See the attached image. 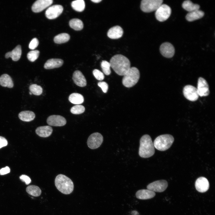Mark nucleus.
<instances>
[{"label":"nucleus","mask_w":215,"mask_h":215,"mask_svg":"<svg viewBox=\"0 0 215 215\" xmlns=\"http://www.w3.org/2000/svg\"><path fill=\"white\" fill-rule=\"evenodd\" d=\"M155 192L148 189H141L137 191L136 197L138 199L142 200L147 199L153 197L155 195Z\"/></svg>","instance_id":"nucleus-19"},{"label":"nucleus","mask_w":215,"mask_h":215,"mask_svg":"<svg viewBox=\"0 0 215 215\" xmlns=\"http://www.w3.org/2000/svg\"><path fill=\"white\" fill-rule=\"evenodd\" d=\"M155 148L150 136L145 134L143 136L140 140L139 154L144 158L152 156L155 153Z\"/></svg>","instance_id":"nucleus-2"},{"label":"nucleus","mask_w":215,"mask_h":215,"mask_svg":"<svg viewBox=\"0 0 215 215\" xmlns=\"http://www.w3.org/2000/svg\"><path fill=\"white\" fill-rule=\"evenodd\" d=\"M196 190L201 193L206 192L209 189V184L208 179L205 177H201L198 178L195 182Z\"/></svg>","instance_id":"nucleus-16"},{"label":"nucleus","mask_w":215,"mask_h":215,"mask_svg":"<svg viewBox=\"0 0 215 215\" xmlns=\"http://www.w3.org/2000/svg\"><path fill=\"white\" fill-rule=\"evenodd\" d=\"M85 108L83 105H78L71 108L70 112L74 114H79L83 113L85 111Z\"/></svg>","instance_id":"nucleus-34"},{"label":"nucleus","mask_w":215,"mask_h":215,"mask_svg":"<svg viewBox=\"0 0 215 215\" xmlns=\"http://www.w3.org/2000/svg\"><path fill=\"white\" fill-rule=\"evenodd\" d=\"M70 39V35L67 33H63L59 34L56 36L54 39V42L60 44L68 41Z\"/></svg>","instance_id":"nucleus-30"},{"label":"nucleus","mask_w":215,"mask_h":215,"mask_svg":"<svg viewBox=\"0 0 215 215\" xmlns=\"http://www.w3.org/2000/svg\"><path fill=\"white\" fill-rule=\"evenodd\" d=\"M47 122L50 125L54 126H62L66 123V120L63 117L59 115H52L47 118Z\"/></svg>","instance_id":"nucleus-14"},{"label":"nucleus","mask_w":215,"mask_h":215,"mask_svg":"<svg viewBox=\"0 0 215 215\" xmlns=\"http://www.w3.org/2000/svg\"><path fill=\"white\" fill-rule=\"evenodd\" d=\"M39 44V41L36 38H33L30 42L29 45V48L31 50L35 49Z\"/></svg>","instance_id":"nucleus-37"},{"label":"nucleus","mask_w":215,"mask_h":215,"mask_svg":"<svg viewBox=\"0 0 215 215\" xmlns=\"http://www.w3.org/2000/svg\"><path fill=\"white\" fill-rule=\"evenodd\" d=\"M98 85L100 87L102 91L104 93L107 92L108 90V84L105 82H100L98 83Z\"/></svg>","instance_id":"nucleus-38"},{"label":"nucleus","mask_w":215,"mask_h":215,"mask_svg":"<svg viewBox=\"0 0 215 215\" xmlns=\"http://www.w3.org/2000/svg\"><path fill=\"white\" fill-rule=\"evenodd\" d=\"M73 80L77 85L84 87L87 85L86 79L82 73L79 70H76L73 74Z\"/></svg>","instance_id":"nucleus-17"},{"label":"nucleus","mask_w":215,"mask_h":215,"mask_svg":"<svg viewBox=\"0 0 215 215\" xmlns=\"http://www.w3.org/2000/svg\"><path fill=\"white\" fill-rule=\"evenodd\" d=\"M183 93L185 97L190 101H195L199 97L196 88L191 85L185 86L183 89Z\"/></svg>","instance_id":"nucleus-9"},{"label":"nucleus","mask_w":215,"mask_h":215,"mask_svg":"<svg viewBox=\"0 0 215 215\" xmlns=\"http://www.w3.org/2000/svg\"><path fill=\"white\" fill-rule=\"evenodd\" d=\"M39 52L37 50H32L28 52L27 54V58L30 62H33L38 58Z\"/></svg>","instance_id":"nucleus-35"},{"label":"nucleus","mask_w":215,"mask_h":215,"mask_svg":"<svg viewBox=\"0 0 215 215\" xmlns=\"http://www.w3.org/2000/svg\"><path fill=\"white\" fill-rule=\"evenodd\" d=\"M101 67L103 73L106 75H109L111 72L110 62L105 60L102 61L101 63Z\"/></svg>","instance_id":"nucleus-33"},{"label":"nucleus","mask_w":215,"mask_h":215,"mask_svg":"<svg viewBox=\"0 0 215 215\" xmlns=\"http://www.w3.org/2000/svg\"><path fill=\"white\" fill-rule=\"evenodd\" d=\"M10 172V168L8 166H6L0 170V175H5L9 173Z\"/></svg>","instance_id":"nucleus-41"},{"label":"nucleus","mask_w":215,"mask_h":215,"mask_svg":"<svg viewBox=\"0 0 215 215\" xmlns=\"http://www.w3.org/2000/svg\"><path fill=\"white\" fill-rule=\"evenodd\" d=\"M103 137L100 133H93L89 137L87 140L88 147L91 149H95L99 148L102 144Z\"/></svg>","instance_id":"nucleus-8"},{"label":"nucleus","mask_w":215,"mask_h":215,"mask_svg":"<svg viewBox=\"0 0 215 215\" xmlns=\"http://www.w3.org/2000/svg\"><path fill=\"white\" fill-rule=\"evenodd\" d=\"M93 73L95 78L97 80L102 81L104 79L105 76L104 74L99 70L95 69Z\"/></svg>","instance_id":"nucleus-36"},{"label":"nucleus","mask_w":215,"mask_h":215,"mask_svg":"<svg viewBox=\"0 0 215 215\" xmlns=\"http://www.w3.org/2000/svg\"><path fill=\"white\" fill-rule=\"evenodd\" d=\"M19 178L21 180L24 182L26 185H28L31 182V179L27 175H22L19 177Z\"/></svg>","instance_id":"nucleus-39"},{"label":"nucleus","mask_w":215,"mask_h":215,"mask_svg":"<svg viewBox=\"0 0 215 215\" xmlns=\"http://www.w3.org/2000/svg\"><path fill=\"white\" fill-rule=\"evenodd\" d=\"M69 100L73 104L79 105L83 103L84 98L83 96L79 93H73L69 96Z\"/></svg>","instance_id":"nucleus-27"},{"label":"nucleus","mask_w":215,"mask_h":215,"mask_svg":"<svg viewBox=\"0 0 215 215\" xmlns=\"http://www.w3.org/2000/svg\"><path fill=\"white\" fill-rule=\"evenodd\" d=\"M63 63L62 60L59 59H51L48 60L44 65V68L52 69L61 67Z\"/></svg>","instance_id":"nucleus-21"},{"label":"nucleus","mask_w":215,"mask_h":215,"mask_svg":"<svg viewBox=\"0 0 215 215\" xmlns=\"http://www.w3.org/2000/svg\"><path fill=\"white\" fill-rule=\"evenodd\" d=\"M162 0H142L140 4L141 10L145 13L156 11L162 4Z\"/></svg>","instance_id":"nucleus-6"},{"label":"nucleus","mask_w":215,"mask_h":215,"mask_svg":"<svg viewBox=\"0 0 215 215\" xmlns=\"http://www.w3.org/2000/svg\"><path fill=\"white\" fill-rule=\"evenodd\" d=\"M22 54L21 47L20 45H18L11 51L7 53L5 55L6 58L11 57L14 61H18L20 58Z\"/></svg>","instance_id":"nucleus-22"},{"label":"nucleus","mask_w":215,"mask_h":215,"mask_svg":"<svg viewBox=\"0 0 215 215\" xmlns=\"http://www.w3.org/2000/svg\"><path fill=\"white\" fill-rule=\"evenodd\" d=\"M160 51L161 54L167 58H171L175 53V49L171 43L165 42L162 43L160 47Z\"/></svg>","instance_id":"nucleus-13"},{"label":"nucleus","mask_w":215,"mask_h":215,"mask_svg":"<svg viewBox=\"0 0 215 215\" xmlns=\"http://www.w3.org/2000/svg\"><path fill=\"white\" fill-rule=\"evenodd\" d=\"M140 76L139 70L137 68L130 67L123 76L122 80V84L127 87H132L137 83Z\"/></svg>","instance_id":"nucleus-4"},{"label":"nucleus","mask_w":215,"mask_h":215,"mask_svg":"<svg viewBox=\"0 0 215 215\" xmlns=\"http://www.w3.org/2000/svg\"><path fill=\"white\" fill-rule=\"evenodd\" d=\"M55 183L57 189L63 194H70L73 190V182L70 179L63 174H59L56 177Z\"/></svg>","instance_id":"nucleus-3"},{"label":"nucleus","mask_w":215,"mask_h":215,"mask_svg":"<svg viewBox=\"0 0 215 215\" xmlns=\"http://www.w3.org/2000/svg\"><path fill=\"white\" fill-rule=\"evenodd\" d=\"M182 6L183 9L189 12L199 10L200 8L199 4H194L190 0L184 1L182 4Z\"/></svg>","instance_id":"nucleus-26"},{"label":"nucleus","mask_w":215,"mask_h":215,"mask_svg":"<svg viewBox=\"0 0 215 215\" xmlns=\"http://www.w3.org/2000/svg\"><path fill=\"white\" fill-rule=\"evenodd\" d=\"M53 2L52 0H38L36 1L32 7V10L35 13L41 12L49 6Z\"/></svg>","instance_id":"nucleus-15"},{"label":"nucleus","mask_w":215,"mask_h":215,"mask_svg":"<svg viewBox=\"0 0 215 215\" xmlns=\"http://www.w3.org/2000/svg\"><path fill=\"white\" fill-rule=\"evenodd\" d=\"M131 214L132 215H138L139 214L138 212L135 210L132 211Z\"/></svg>","instance_id":"nucleus-42"},{"label":"nucleus","mask_w":215,"mask_h":215,"mask_svg":"<svg viewBox=\"0 0 215 215\" xmlns=\"http://www.w3.org/2000/svg\"><path fill=\"white\" fill-rule=\"evenodd\" d=\"M7 140L4 137L0 136V148L7 146Z\"/></svg>","instance_id":"nucleus-40"},{"label":"nucleus","mask_w":215,"mask_h":215,"mask_svg":"<svg viewBox=\"0 0 215 215\" xmlns=\"http://www.w3.org/2000/svg\"><path fill=\"white\" fill-rule=\"evenodd\" d=\"M29 89L32 94L37 96L40 95L43 92V89L42 87L36 84L30 85L29 86Z\"/></svg>","instance_id":"nucleus-32"},{"label":"nucleus","mask_w":215,"mask_h":215,"mask_svg":"<svg viewBox=\"0 0 215 215\" xmlns=\"http://www.w3.org/2000/svg\"><path fill=\"white\" fill-rule=\"evenodd\" d=\"M174 141L172 135L166 134L160 135L155 139L153 144L154 148L158 150L164 151L169 148Z\"/></svg>","instance_id":"nucleus-5"},{"label":"nucleus","mask_w":215,"mask_h":215,"mask_svg":"<svg viewBox=\"0 0 215 215\" xmlns=\"http://www.w3.org/2000/svg\"><path fill=\"white\" fill-rule=\"evenodd\" d=\"M110 63L111 67L120 76H124L130 67L129 59L121 54H116L113 56L110 59Z\"/></svg>","instance_id":"nucleus-1"},{"label":"nucleus","mask_w":215,"mask_h":215,"mask_svg":"<svg viewBox=\"0 0 215 215\" xmlns=\"http://www.w3.org/2000/svg\"><path fill=\"white\" fill-rule=\"evenodd\" d=\"M204 15L203 11L198 10L189 12L186 15V19L189 22H192L202 18Z\"/></svg>","instance_id":"nucleus-23"},{"label":"nucleus","mask_w":215,"mask_h":215,"mask_svg":"<svg viewBox=\"0 0 215 215\" xmlns=\"http://www.w3.org/2000/svg\"><path fill=\"white\" fill-rule=\"evenodd\" d=\"M123 33L122 28L120 26L117 25L110 28L107 33V36L112 39H119L122 36Z\"/></svg>","instance_id":"nucleus-18"},{"label":"nucleus","mask_w":215,"mask_h":215,"mask_svg":"<svg viewBox=\"0 0 215 215\" xmlns=\"http://www.w3.org/2000/svg\"><path fill=\"white\" fill-rule=\"evenodd\" d=\"M72 8L76 11L82 12L85 7V4L83 0H77L73 1L71 3Z\"/></svg>","instance_id":"nucleus-31"},{"label":"nucleus","mask_w":215,"mask_h":215,"mask_svg":"<svg viewBox=\"0 0 215 215\" xmlns=\"http://www.w3.org/2000/svg\"><path fill=\"white\" fill-rule=\"evenodd\" d=\"M63 6L60 5H54L48 8L45 11L46 17L50 19H56L62 13L63 11Z\"/></svg>","instance_id":"nucleus-11"},{"label":"nucleus","mask_w":215,"mask_h":215,"mask_svg":"<svg viewBox=\"0 0 215 215\" xmlns=\"http://www.w3.org/2000/svg\"><path fill=\"white\" fill-rule=\"evenodd\" d=\"M53 129L50 126H40L36 128V132L37 135L42 137L50 136L53 132Z\"/></svg>","instance_id":"nucleus-20"},{"label":"nucleus","mask_w":215,"mask_h":215,"mask_svg":"<svg viewBox=\"0 0 215 215\" xmlns=\"http://www.w3.org/2000/svg\"><path fill=\"white\" fill-rule=\"evenodd\" d=\"M26 191L29 194L36 197L39 196L42 193L41 189L38 186L33 185L27 186Z\"/></svg>","instance_id":"nucleus-29"},{"label":"nucleus","mask_w":215,"mask_h":215,"mask_svg":"<svg viewBox=\"0 0 215 215\" xmlns=\"http://www.w3.org/2000/svg\"><path fill=\"white\" fill-rule=\"evenodd\" d=\"M168 186L167 182L165 180H161L154 181L147 187L148 189L153 192H161L165 191Z\"/></svg>","instance_id":"nucleus-10"},{"label":"nucleus","mask_w":215,"mask_h":215,"mask_svg":"<svg viewBox=\"0 0 215 215\" xmlns=\"http://www.w3.org/2000/svg\"><path fill=\"white\" fill-rule=\"evenodd\" d=\"M171 12V10L169 6L162 4L155 11L156 18L159 22L165 21L170 17Z\"/></svg>","instance_id":"nucleus-7"},{"label":"nucleus","mask_w":215,"mask_h":215,"mask_svg":"<svg viewBox=\"0 0 215 215\" xmlns=\"http://www.w3.org/2000/svg\"><path fill=\"white\" fill-rule=\"evenodd\" d=\"M196 89L199 96L201 97L207 96L209 94L208 84L206 81L202 77H199L198 79Z\"/></svg>","instance_id":"nucleus-12"},{"label":"nucleus","mask_w":215,"mask_h":215,"mask_svg":"<svg viewBox=\"0 0 215 215\" xmlns=\"http://www.w3.org/2000/svg\"><path fill=\"white\" fill-rule=\"evenodd\" d=\"M19 117L20 119L22 121L28 122L34 119L35 115L34 113L32 111H24L19 113Z\"/></svg>","instance_id":"nucleus-25"},{"label":"nucleus","mask_w":215,"mask_h":215,"mask_svg":"<svg viewBox=\"0 0 215 215\" xmlns=\"http://www.w3.org/2000/svg\"><path fill=\"white\" fill-rule=\"evenodd\" d=\"M29 94L31 95H32V93H31V92H29Z\"/></svg>","instance_id":"nucleus-44"},{"label":"nucleus","mask_w":215,"mask_h":215,"mask_svg":"<svg viewBox=\"0 0 215 215\" xmlns=\"http://www.w3.org/2000/svg\"><path fill=\"white\" fill-rule=\"evenodd\" d=\"M102 0H91V1L95 3H98L101 2Z\"/></svg>","instance_id":"nucleus-43"},{"label":"nucleus","mask_w":215,"mask_h":215,"mask_svg":"<svg viewBox=\"0 0 215 215\" xmlns=\"http://www.w3.org/2000/svg\"><path fill=\"white\" fill-rule=\"evenodd\" d=\"M70 27L76 30H80L83 27L82 22L78 19H73L70 20L69 22Z\"/></svg>","instance_id":"nucleus-28"},{"label":"nucleus","mask_w":215,"mask_h":215,"mask_svg":"<svg viewBox=\"0 0 215 215\" xmlns=\"http://www.w3.org/2000/svg\"><path fill=\"white\" fill-rule=\"evenodd\" d=\"M0 85L4 87H13L14 84L12 78L8 74H4L0 76Z\"/></svg>","instance_id":"nucleus-24"}]
</instances>
